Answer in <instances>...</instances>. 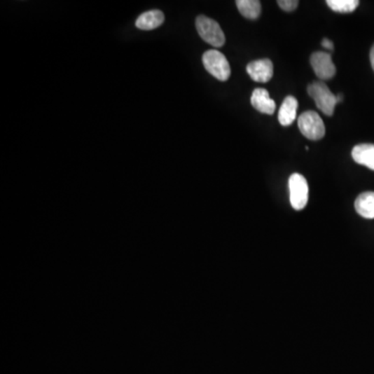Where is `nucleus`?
Segmentation results:
<instances>
[{"mask_svg":"<svg viewBox=\"0 0 374 374\" xmlns=\"http://www.w3.org/2000/svg\"><path fill=\"white\" fill-rule=\"evenodd\" d=\"M326 4L334 12L347 14V13L354 12L358 8L360 1L358 0H328Z\"/></svg>","mask_w":374,"mask_h":374,"instance_id":"obj_14","label":"nucleus"},{"mask_svg":"<svg viewBox=\"0 0 374 374\" xmlns=\"http://www.w3.org/2000/svg\"><path fill=\"white\" fill-rule=\"evenodd\" d=\"M370 62H371V66H373V69L374 71V45L373 46V48H371V51H370Z\"/></svg>","mask_w":374,"mask_h":374,"instance_id":"obj_17","label":"nucleus"},{"mask_svg":"<svg viewBox=\"0 0 374 374\" xmlns=\"http://www.w3.org/2000/svg\"><path fill=\"white\" fill-rule=\"evenodd\" d=\"M165 22V15L161 11L153 10L143 13L135 21V27L141 31H152Z\"/></svg>","mask_w":374,"mask_h":374,"instance_id":"obj_9","label":"nucleus"},{"mask_svg":"<svg viewBox=\"0 0 374 374\" xmlns=\"http://www.w3.org/2000/svg\"><path fill=\"white\" fill-rule=\"evenodd\" d=\"M298 103L293 96L286 97L279 111V121L282 126H289L296 121Z\"/></svg>","mask_w":374,"mask_h":374,"instance_id":"obj_10","label":"nucleus"},{"mask_svg":"<svg viewBox=\"0 0 374 374\" xmlns=\"http://www.w3.org/2000/svg\"><path fill=\"white\" fill-rule=\"evenodd\" d=\"M342 95H338V96H337V101H338V103L341 102V101H342Z\"/></svg>","mask_w":374,"mask_h":374,"instance_id":"obj_18","label":"nucleus"},{"mask_svg":"<svg viewBox=\"0 0 374 374\" xmlns=\"http://www.w3.org/2000/svg\"><path fill=\"white\" fill-rule=\"evenodd\" d=\"M247 72L256 83H268L274 76V64L268 59L251 62L247 66Z\"/></svg>","mask_w":374,"mask_h":374,"instance_id":"obj_7","label":"nucleus"},{"mask_svg":"<svg viewBox=\"0 0 374 374\" xmlns=\"http://www.w3.org/2000/svg\"><path fill=\"white\" fill-rule=\"evenodd\" d=\"M236 6L240 14L249 20L259 18L261 14V2L259 0H237Z\"/></svg>","mask_w":374,"mask_h":374,"instance_id":"obj_13","label":"nucleus"},{"mask_svg":"<svg viewBox=\"0 0 374 374\" xmlns=\"http://www.w3.org/2000/svg\"><path fill=\"white\" fill-rule=\"evenodd\" d=\"M279 6L285 12H293L298 6V0H279Z\"/></svg>","mask_w":374,"mask_h":374,"instance_id":"obj_15","label":"nucleus"},{"mask_svg":"<svg viewBox=\"0 0 374 374\" xmlns=\"http://www.w3.org/2000/svg\"><path fill=\"white\" fill-rule=\"evenodd\" d=\"M195 27L200 36L208 44L219 48L226 42L225 34L218 22L214 19L201 15L195 20Z\"/></svg>","mask_w":374,"mask_h":374,"instance_id":"obj_2","label":"nucleus"},{"mask_svg":"<svg viewBox=\"0 0 374 374\" xmlns=\"http://www.w3.org/2000/svg\"><path fill=\"white\" fill-rule=\"evenodd\" d=\"M308 93L315 101L316 106L326 116H333L335 107L338 104L337 96L332 93L326 83L321 81H315L308 87Z\"/></svg>","mask_w":374,"mask_h":374,"instance_id":"obj_1","label":"nucleus"},{"mask_svg":"<svg viewBox=\"0 0 374 374\" xmlns=\"http://www.w3.org/2000/svg\"><path fill=\"white\" fill-rule=\"evenodd\" d=\"M352 159L359 165H365L374 171V145L361 144L352 149Z\"/></svg>","mask_w":374,"mask_h":374,"instance_id":"obj_11","label":"nucleus"},{"mask_svg":"<svg viewBox=\"0 0 374 374\" xmlns=\"http://www.w3.org/2000/svg\"><path fill=\"white\" fill-rule=\"evenodd\" d=\"M251 103L254 109H257L259 113L272 115L276 111V102L270 98V93L265 89L254 90Z\"/></svg>","mask_w":374,"mask_h":374,"instance_id":"obj_8","label":"nucleus"},{"mask_svg":"<svg viewBox=\"0 0 374 374\" xmlns=\"http://www.w3.org/2000/svg\"><path fill=\"white\" fill-rule=\"evenodd\" d=\"M311 66L318 78L322 81H328L336 74V67L332 61V57L328 53H318L311 55Z\"/></svg>","mask_w":374,"mask_h":374,"instance_id":"obj_6","label":"nucleus"},{"mask_svg":"<svg viewBox=\"0 0 374 374\" xmlns=\"http://www.w3.org/2000/svg\"><path fill=\"white\" fill-rule=\"evenodd\" d=\"M322 46L324 48L328 49V50H333L334 49V44H333L332 41L328 40V39H324L322 40Z\"/></svg>","mask_w":374,"mask_h":374,"instance_id":"obj_16","label":"nucleus"},{"mask_svg":"<svg viewBox=\"0 0 374 374\" xmlns=\"http://www.w3.org/2000/svg\"><path fill=\"white\" fill-rule=\"evenodd\" d=\"M298 128L300 132L311 141L321 139L326 134V127L321 117L315 111H306L298 118Z\"/></svg>","mask_w":374,"mask_h":374,"instance_id":"obj_4","label":"nucleus"},{"mask_svg":"<svg viewBox=\"0 0 374 374\" xmlns=\"http://www.w3.org/2000/svg\"><path fill=\"white\" fill-rule=\"evenodd\" d=\"M290 203L293 209L303 210L309 200V186L306 178L300 174L294 173L290 176L289 181Z\"/></svg>","mask_w":374,"mask_h":374,"instance_id":"obj_5","label":"nucleus"},{"mask_svg":"<svg viewBox=\"0 0 374 374\" xmlns=\"http://www.w3.org/2000/svg\"><path fill=\"white\" fill-rule=\"evenodd\" d=\"M354 208L356 212L364 219H374V193L367 191L361 193L354 202Z\"/></svg>","mask_w":374,"mask_h":374,"instance_id":"obj_12","label":"nucleus"},{"mask_svg":"<svg viewBox=\"0 0 374 374\" xmlns=\"http://www.w3.org/2000/svg\"><path fill=\"white\" fill-rule=\"evenodd\" d=\"M203 64L206 70L221 81H226L231 76V68L227 57L218 50L206 51L203 55Z\"/></svg>","mask_w":374,"mask_h":374,"instance_id":"obj_3","label":"nucleus"}]
</instances>
